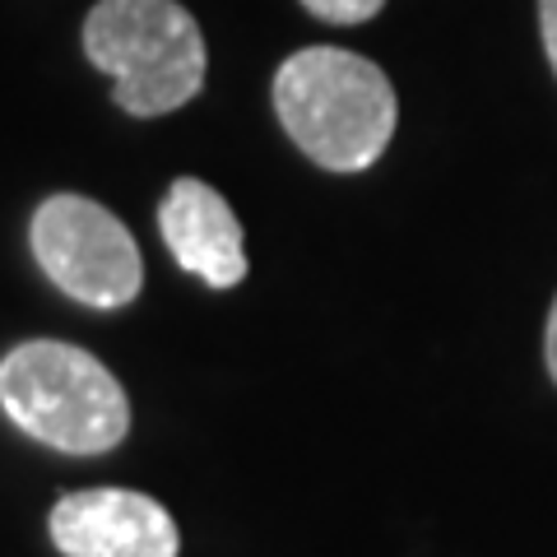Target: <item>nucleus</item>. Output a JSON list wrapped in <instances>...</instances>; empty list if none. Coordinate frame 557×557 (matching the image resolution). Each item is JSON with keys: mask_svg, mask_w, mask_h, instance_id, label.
<instances>
[{"mask_svg": "<svg viewBox=\"0 0 557 557\" xmlns=\"http://www.w3.org/2000/svg\"><path fill=\"white\" fill-rule=\"evenodd\" d=\"M539 28H544V51L557 70V0H539Z\"/></svg>", "mask_w": 557, "mask_h": 557, "instance_id": "nucleus-8", "label": "nucleus"}, {"mask_svg": "<svg viewBox=\"0 0 557 557\" xmlns=\"http://www.w3.org/2000/svg\"><path fill=\"white\" fill-rule=\"evenodd\" d=\"M84 51L112 75L116 108L131 116L177 112L205 84L200 24L177 0H98L84 20Z\"/></svg>", "mask_w": 557, "mask_h": 557, "instance_id": "nucleus-3", "label": "nucleus"}, {"mask_svg": "<svg viewBox=\"0 0 557 557\" xmlns=\"http://www.w3.org/2000/svg\"><path fill=\"white\" fill-rule=\"evenodd\" d=\"M28 242L42 274L84 307H126L145 284L131 228L89 196H47L33 214Z\"/></svg>", "mask_w": 557, "mask_h": 557, "instance_id": "nucleus-4", "label": "nucleus"}, {"mask_svg": "<svg viewBox=\"0 0 557 557\" xmlns=\"http://www.w3.org/2000/svg\"><path fill=\"white\" fill-rule=\"evenodd\" d=\"M159 233L177 265L209 288H237L247 278V247L233 205L200 177H177L159 205Z\"/></svg>", "mask_w": 557, "mask_h": 557, "instance_id": "nucleus-6", "label": "nucleus"}, {"mask_svg": "<svg viewBox=\"0 0 557 557\" xmlns=\"http://www.w3.org/2000/svg\"><path fill=\"white\" fill-rule=\"evenodd\" d=\"M0 409L33 442L65 456H102L131 432L121 381L61 339H28L0 358Z\"/></svg>", "mask_w": 557, "mask_h": 557, "instance_id": "nucleus-2", "label": "nucleus"}, {"mask_svg": "<svg viewBox=\"0 0 557 557\" xmlns=\"http://www.w3.org/2000/svg\"><path fill=\"white\" fill-rule=\"evenodd\" d=\"M544 354H548V372L557 381V298H553V311H548V335H544Z\"/></svg>", "mask_w": 557, "mask_h": 557, "instance_id": "nucleus-9", "label": "nucleus"}, {"mask_svg": "<svg viewBox=\"0 0 557 557\" xmlns=\"http://www.w3.org/2000/svg\"><path fill=\"white\" fill-rule=\"evenodd\" d=\"M274 112L311 163L362 172L391 145L399 102L391 79L368 57L344 47H307L278 65Z\"/></svg>", "mask_w": 557, "mask_h": 557, "instance_id": "nucleus-1", "label": "nucleus"}, {"mask_svg": "<svg viewBox=\"0 0 557 557\" xmlns=\"http://www.w3.org/2000/svg\"><path fill=\"white\" fill-rule=\"evenodd\" d=\"M51 544L65 557H177L182 534L163 502L131 487H84L51 507Z\"/></svg>", "mask_w": 557, "mask_h": 557, "instance_id": "nucleus-5", "label": "nucleus"}, {"mask_svg": "<svg viewBox=\"0 0 557 557\" xmlns=\"http://www.w3.org/2000/svg\"><path fill=\"white\" fill-rule=\"evenodd\" d=\"M302 5L325 24H368L386 0H302Z\"/></svg>", "mask_w": 557, "mask_h": 557, "instance_id": "nucleus-7", "label": "nucleus"}]
</instances>
